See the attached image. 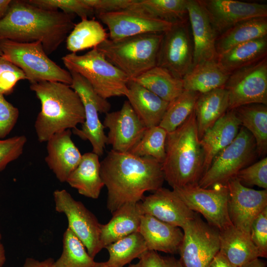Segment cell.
I'll return each mask as SVG.
<instances>
[{"label":"cell","instance_id":"1","mask_svg":"<svg viewBox=\"0 0 267 267\" xmlns=\"http://www.w3.org/2000/svg\"><path fill=\"white\" fill-rule=\"evenodd\" d=\"M100 176L111 213L125 204L141 201L146 191L157 190L165 180L162 165L154 158L112 149L100 162Z\"/></svg>","mask_w":267,"mask_h":267},{"label":"cell","instance_id":"2","mask_svg":"<svg viewBox=\"0 0 267 267\" xmlns=\"http://www.w3.org/2000/svg\"><path fill=\"white\" fill-rule=\"evenodd\" d=\"M74 15L42 8L27 0H11L0 19V40L40 42L48 55L55 51L74 28Z\"/></svg>","mask_w":267,"mask_h":267},{"label":"cell","instance_id":"3","mask_svg":"<svg viewBox=\"0 0 267 267\" xmlns=\"http://www.w3.org/2000/svg\"><path fill=\"white\" fill-rule=\"evenodd\" d=\"M162 169L173 189L198 184L205 171L204 154L194 111L174 131L167 133Z\"/></svg>","mask_w":267,"mask_h":267},{"label":"cell","instance_id":"4","mask_svg":"<svg viewBox=\"0 0 267 267\" xmlns=\"http://www.w3.org/2000/svg\"><path fill=\"white\" fill-rule=\"evenodd\" d=\"M41 104L34 127L38 140L46 142L53 135L74 129L85 121L82 102L69 85L51 81L30 83Z\"/></svg>","mask_w":267,"mask_h":267},{"label":"cell","instance_id":"5","mask_svg":"<svg viewBox=\"0 0 267 267\" xmlns=\"http://www.w3.org/2000/svg\"><path fill=\"white\" fill-rule=\"evenodd\" d=\"M163 35L147 33L118 40L107 39L95 48L132 80L157 66Z\"/></svg>","mask_w":267,"mask_h":267},{"label":"cell","instance_id":"6","mask_svg":"<svg viewBox=\"0 0 267 267\" xmlns=\"http://www.w3.org/2000/svg\"><path fill=\"white\" fill-rule=\"evenodd\" d=\"M69 71L78 73L102 98L126 96L130 79L95 47L83 55L70 53L62 57Z\"/></svg>","mask_w":267,"mask_h":267},{"label":"cell","instance_id":"7","mask_svg":"<svg viewBox=\"0 0 267 267\" xmlns=\"http://www.w3.org/2000/svg\"><path fill=\"white\" fill-rule=\"evenodd\" d=\"M2 56L20 68L30 83L42 81L61 82L70 86V72L50 59L40 42L21 43L0 40Z\"/></svg>","mask_w":267,"mask_h":267},{"label":"cell","instance_id":"8","mask_svg":"<svg viewBox=\"0 0 267 267\" xmlns=\"http://www.w3.org/2000/svg\"><path fill=\"white\" fill-rule=\"evenodd\" d=\"M257 154L252 135L244 127L234 140L214 159L200 180L198 185L207 188L217 184H226L254 160Z\"/></svg>","mask_w":267,"mask_h":267},{"label":"cell","instance_id":"9","mask_svg":"<svg viewBox=\"0 0 267 267\" xmlns=\"http://www.w3.org/2000/svg\"><path fill=\"white\" fill-rule=\"evenodd\" d=\"M72 82L70 87L79 96L83 104L85 121L80 129H73V133L84 140H89L92 147V152L99 156L103 155L107 136L104 127L99 119L98 113H107L111 104L100 96L90 84L81 75L73 71H69Z\"/></svg>","mask_w":267,"mask_h":267},{"label":"cell","instance_id":"10","mask_svg":"<svg viewBox=\"0 0 267 267\" xmlns=\"http://www.w3.org/2000/svg\"><path fill=\"white\" fill-rule=\"evenodd\" d=\"M181 229L183 238L179 260L184 267H208L220 251L219 230L197 214Z\"/></svg>","mask_w":267,"mask_h":267},{"label":"cell","instance_id":"11","mask_svg":"<svg viewBox=\"0 0 267 267\" xmlns=\"http://www.w3.org/2000/svg\"><path fill=\"white\" fill-rule=\"evenodd\" d=\"M173 190L189 209L202 214L207 223L219 230L232 225L227 211L226 184H217L207 188L197 184Z\"/></svg>","mask_w":267,"mask_h":267},{"label":"cell","instance_id":"12","mask_svg":"<svg viewBox=\"0 0 267 267\" xmlns=\"http://www.w3.org/2000/svg\"><path fill=\"white\" fill-rule=\"evenodd\" d=\"M55 210L66 216L68 226L83 243L90 256H95L102 249L100 223L96 217L80 201H77L66 190L53 192Z\"/></svg>","mask_w":267,"mask_h":267},{"label":"cell","instance_id":"13","mask_svg":"<svg viewBox=\"0 0 267 267\" xmlns=\"http://www.w3.org/2000/svg\"><path fill=\"white\" fill-rule=\"evenodd\" d=\"M224 88L228 110L253 103L267 105V57L231 73Z\"/></svg>","mask_w":267,"mask_h":267},{"label":"cell","instance_id":"14","mask_svg":"<svg viewBox=\"0 0 267 267\" xmlns=\"http://www.w3.org/2000/svg\"><path fill=\"white\" fill-rule=\"evenodd\" d=\"M188 19L173 24L163 33L157 66L182 79L193 66L194 49Z\"/></svg>","mask_w":267,"mask_h":267},{"label":"cell","instance_id":"15","mask_svg":"<svg viewBox=\"0 0 267 267\" xmlns=\"http://www.w3.org/2000/svg\"><path fill=\"white\" fill-rule=\"evenodd\" d=\"M226 185L230 222L235 228L250 236L254 220L267 207V189L257 190L247 187L236 177L230 179Z\"/></svg>","mask_w":267,"mask_h":267},{"label":"cell","instance_id":"16","mask_svg":"<svg viewBox=\"0 0 267 267\" xmlns=\"http://www.w3.org/2000/svg\"><path fill=\"white\" fill-rule=\"evenodd\" d=\"M96 15L108 27L109 39L111 40L147 33H164L173 25L131 6Z\"/></svg>","mask_w":267,"mask_h":267},{"label":"cell","instance_id":"17","mask_svg":"<svg viewBox=\"0 0 267 267\" xmlns=\"http://www.w3.org/2000/svg\"><path fill=\"white\" fill-rule=\"evenodd\" d=\"M103 125L108 129L107 144L112 150L122 153L129 152L147 129L128 100L120 110L106 113Z\"/></svg>","mask_w":267,"mask_h":267},{"label":"cell","instance_id":"18","mask_svg":"<svg viewBox=\"0 0 267 267\" xmlns=\"http://www.w3.org/2000/svg\"><path fill=\"white\" fill-rule=\"evenodd\" d=\"M218 36L243 21L267 17V5L234 0H198Z\"/></svg>","mask_w":267,"mask_h":267},{"label":"cell","instance_id":"19","mask_svg":"<svg viewBox=\"0 0 267 267\" xmlns=\"http://www.w3.org/2000/svg\"><path fill=\"white\" fill-rule=\"evenodd\" d=\"M139 205L143 215L181 228L197 214L189 209L174 190L162 187L144 196Z\"/></svg>","mask_w":267,"mask_h":267},{"label":"cell","instance_id":"20","mask_svg":"<svg viewBox=\"0 0 267 267\" xmlns=\"http://www.w3.org/2000/svg\"><path fill=\"white\" fill-rule=\"evenodd\" d=\"M187 8L193 44V66L206 61L217 60L218 36L207 14L198 0H187Z\"/></svg>","mask_w":267,"mask_h":267},{"label":"cell","instance_id":"21","mask_svg":"<svg viewBox=\"0 0 267 267\" xmlns=\"http://www.w3.org/2000/svg\"><path fill=\"white\" fill-rule=\"evenodd\" d=\"M71 134V130H67L54 134L46 141L45 162L61 182L66 181L82 159V155L72 140Z\"/></svg>","mask_w":267,"mask_h":267},{"label":"cell","instance_id":"22","mask_svg":"<svg viewBox=\"0 0 267 267\" xmlns=\"http://www.w3.org/2000/svg\"><path fill=\"white\" fill-rule=\"evenodd\" d=\"M138 232L148 250L178 253L183 238L182 229L147 214L142 215Z\"/></svg>","mask_w":267,"mask_h":267},{"label":"cell","instance_id":"23","mask_svg":"<svg viewBox=\"0 0 267 267\" xmlns=\"http://www.w3.org/2000/svg\"><path fill=\"white\" fill-rule=\"evenodd\" d=\"M240 125L235 111L228 110L205 132L200 139L204 154L205 172L216 157L234 140Z\"/></svg>","mask_w":267,"mask_h":267},{"label":"cell","instance_id":"24","mask_svg":"<svg viewBox=\"0 0 267 267\" xmlns=\"http://www.w3.org/2000/svg\"><path fill=\"white\" fill-rule=\"evenodd\" d=\"M128 89V101L144 126L147 128L159 126L169 102L132 80Z\"/></svg>","mask_w":267,"mask_h":267},{"label":"cell","instance_id":"25","mask_svg":"<svg viewBox=\"0 0 267 267\" xmlns=\"http://www.w3.org/2000/svg\"><path fill=\"white\" fill-rule=\"evenodd\" d=\"M106 224H100V239L102 249L134 232H138L143 215L139 202L123 205L112 213Z\"/></svg>","mask_w":267,"mask_h":267},{"label":"cell","instance_id":"26","mask_svg":"<svg viewBox=\"0 0 267 267\" xmlns=\"http://www.w3.org/2000/svg\"><path fill=\"white\" fill-rule=\"evenodd\" d=\"M99 157L92 152L84 153L79 164L66 181L79 194L94 199L99 197L104 186L100 176Z\"/></svg>","mask_w":267,"mask_h":267},{"label":"cell","instance_id":"27","mask_svg":"<svg viewBox=\"0 0 267 267\" xmlns=\"http://www.w3.org/2000/svg\"><path fill=\"white\" fill-rule=\"evenodd\" d=\"M219 239V252L238 267L260 257L250 236L233 225L220 230Z\"/></svg>","mask_w":267,"mask_h":267},{"label":"cell","instance_id":"28","mask_svg":"<svg viewBox=\"0 0 267 267\" xmlns=\"http://www.w3.org/2000/svg\"><path fill=\"white\" fill-rule=\"evenodd\" d=\"M230 74L217 60L198 63L182 79L184 90L201 94L224 88Z\"/></svg>","mask_w":267,"mask_h":267},{"label":"cell","instance_id":"29","mask_svg":"<svg viewBox=\"0 0 267 267\" xmlns=\"http://www.w3.org/2000/svg\"><path fill=\"white\" fill-rule=\"evenodd\" d=\"M228 109V95L224 88L200 94L194 112L199 139Z\"/></svg>","mask_w":267,"mask_h":267},{"label":"cell","instance_id":"30","mask_svg":"<svg viewBox=\"0 0 267 267\" xmlns=\"http://www.w3.org/2000/svg\"><path fill=\"white\" fill-rule=\"evenodd\" d=\"M267 36V17H256L240 22L219 36L216 48L219 55L246 42Z\"/></svg>","mask_w":267,"mask_h":267},{"label":"cell","instance_id":"31","mask_svg":"<svg viewBox=\"0 0 267 267\" xmlns=\"http://www.w3.org/2000/svg\"><path fill=\"white\" fill-rule=\"evenodd\" d=\"M267 57V36L238 45L219 55V65L229 74Z\"/></svg>","mask_w":267,"mask_h":267},{"label":"cell","instance_id":"32","mask_svg":"<svg viewBox=\"0 0 267 267\" xmlns=\"http://www.w3.org/2000/svg\"><path fill=\"white\" fill-rule=\"evenodd\" d=\"M132 80L168 102L184 90L182 79L175 77L166 69L158 66Z\"/></svg>","mask_w":267,"mask_h":267},{"label":"cell","instance_id":"33","mask_svg":"<svg viewBox=\"0 0 267 267\" xmlns=\"http://www.w3.org/2000/svg\"><path fill=\"white\" fill-rule=\"evenodd\" d=\"M235 111L241 125L253 136L257 154L264 156L267 152V106L253 103L238 107Z\"/></svg>","mask_w":267,"mask_h":267},{"label":"cell","instance_id":"34","mask_svg":"<svg viewBox=\"0 0 267 267\" xmlns=\"http://www.w3.org/2000/svg\"><path fill=\"white\" fill-rule=\"evenodd\" d=\"M108 39V34L102 25L95 19H83L68 35L66 48L76 53L89 48H94Z\"/></svg>","mask_w":267,"mask_h":267},{"label":"cell","instance_id":"35","mask_svg":"<svg viewBox=\"0 0 267 267\" xmlns=\"http://www.w3.org/2000/svg\"><path fill=\"white\" fill-rule=\"evenodd\" d=\"M109 258L104 263L107 267H123L139 258L148 250L146 243L139 232H134L110 244L105 248Z\"/></svg>","mask_w":267,"mask_h":267},{"label":"cell","instance_id":"36","mask_svg":"<svg viewBox=\"0 0 267 267\" xmlns=\"http://www.w3.org/2000/svg\"><path fill=\"white\" fill-rule=\"evenodd\" d=\"M187 0H136L130 6L172 24L188 19Z\"/></svg>","mask_w":267,"mask_h":267},{"label":"cell","instance_id":"37","mask_svg":"<svg viewBox=\"0 0 267 267\" xmlns=\"http://www.w3.org/2000/svg\"><path fill=\"white\" fill-rule=\"evenodd\" d=\"M200 93L184 90L169 103L159 124L167 133L175 130L182 124L194 111Z\"/></svg>","mask_w":267,"mask_h":267},{"label":"cell","instance_id":"38","mask_svg":"<svg viewBox=\"0 0 267 267\" xmlns=\"http://www.w3.org/2000/svg\"><path fill=\"white\" fill-rule=\"evenodd\" d=\"M95 262L79 239L67 228L63 234V251L53 267H93Z\"/></svg>","mask_w":267,"mask_h":267},{"label":"cell","instance_id":"39","mask_svg":"<svg viewBox=\"0 0 267 267\" xmlns=\"http://www.w3.org/2000/svg\"><path fill=\"white\" fill-rule=\"evenodd\" d=\"M167 131L159 126L147 128L143 136L129 152L138 157H151L161 164L166 156Z\"/></svg>","mask_w":267,"mask_h":267},{"label":"cell","instance_id":"40","mask_svg":"<svg viewBox=\"0 0 267 267\" xmlns=\"http://www.w3.org/2000/svg\"><path fill=\"white\" fill-rule=\"evenodd\" d=\"M30 3L39 7L58 10L73 15H77L81 19L93 17L94 11L84 0H27Z\"/></svg>","mask_w":267,"mask_h":267},{"label":"cell","instance_id":"41","mask_svg":"<svg viewBox=\"0 0 267 267\" xmlns=\"http://www.w3.org/2000/svg\"><path fill=\"white\" fill-rule=\"evenodd\" d=\"M27 80L23 71L2 55L0 56V93H11L20 80Z\"/></svg>","mask_w":267,"mask_h":267},{"label":"cell","instance_id":"42","mask_svg":"<svg viewBox=\"0 0 267 267\" xmlns=\"http://www.w3.org/2000/svg\"><path fill=\"white\" fill-rule=\"evenodd\" d=\"M236 177L241 182L267 189V157L242 169Z\"/></svg>","mask_w":267,"mask_h":267},{"label":"cell","instance_id":"43","mask_svg":"<svg viewBox=\"0 0 267 267\" xmlns=\"http://www.w3.org/2000/svg\"><path fill=\"white\" fill-rule=\"evenodd\" d=\"M26 142L27 138L25 135L15 136L4 139L0 138V172L22 155Z\"/></svg>","mask_w":267,"mask_h":267},{"label":"cell","instance_id":"44","mask_svg":"<svg viewBox=\"0 0 267 267\" xmlns=\"http://www.w3.org/2000/svg\"><path fill=\"white\" fill-rule=\"evenodd\" d=\"M250 238L257 248L260 257H267V207L262 211L252 222Z\"/></svg>","mask_w":267,"mask_h":267},{"label":"cell","instance_id":"45","mask_svg":"<svg viewBox=\"0 0 267 267\" xmlns=\"http://www.w3.org/2000/svg\"><path fill=\"white\" fill-rule=\"evenodd\" d=\"M19 110L8 102L0 93V138L6 136L15 126L19 117Z\"/></svg>","mask_w":267,"mask_h":267},{"label":"cell","instance_id":"46","mask_svg":"<svg viewBox=\"0 0 267 267\" xmlns=\"http://www.w3.org/2000/svg\"><path fill=\"white\" fill-rule=\"evenodd\" d=\"M140 267H184L179 259L147 250L138 258Z\"/></svg>","mask_w":267,"mask_h":267},{"label":"cell","instance_id":"47","mask_svg":"<svg viewBox=\"0 0 267 267\" xmlns=\"http://www.w3.org/2000/svg\"><path fill=\"white\" fill-rule=\"evenodd\" d=\"M136 0H84L90 7L95 15L99 13L115 12L126 9Z\"/></svg>","mask_w":267,"mask_h":267},{"label":"cell","instance_id":"48","mask_svg":"<svg viewBox=\"0 0 267 267\" xmlns=\"http://www.w3.org/2000/svg\"><path fill=\"white\" fill-rule=\"evenodd\" d=\"M54 259L47 258L40 261L32 258H27L22 267H53Z\"/></svg>","mask_w":267,"mask_h":267},{"label":"cell","instance_id":"49","mask_svg":"<svg viewBox=\"0 0 267 267\" xmlns=\"http://www.w3.org/2000/svg\"><path fill=\"white\" fill-rule=\"evenodd\" d=\"M208 267H238L230 262L221 252H219L211 261Z\"/></svg>","mask_w":267,"mask_h":267},{"label":"cell","instance_id":"50","mask_svg":"<svg viewBox=\"0 0 267 267\" xmlns=\"http://www.w3.org/2000/svg\"><path fill=\"white\" fill-rule=\"evenodd\" d=\"M240 267H266V263L258 258L244 264Z\"/></svg>","mask_w":267,"mask_h":267},{"label":"cell","instance_id":"51","mask_svg":"<svg viewBox=\"0 0 267 267\" xmlns=\"http://www.w3.org/2000/svg\"><path fill=\"white\" fill-rule=\"evenodd\" d=\"M11 0H0V19L6 14Z\"/></svg>","mask_w":267,"mask_h":267},{"label":"cell","instance_id":"52","mask_svg":"<svg viewBox=\"0 0 267 267\" xmlns=\"http://www.w3.org/2000/svg\"><path fill=\"white\" fill-rule=\"evenodd\" d=\"M1 239L2 236L0 233V267H2L6 261L5 251Z\"/></svg>","mask_w":267,"mask_h":267},{"label":"cell","instance_id":"53","mask_svg":"<svg viewBox=\"0 0 267 267\" xmlns=\"http://www.w3.org/2000/svg\"><path fill=\"white\" fill-rule=\"evenodd\" d=\"M93 267H107L104 262H95L94 266ZM128 267H140L139 263L136 264H130Z\"/></svg>","mask_w":267,"mask_h":267},{"label":"cell","instance_id":"54","mask_svg":"<svg viewBox=\"0 0 267 267\" xmlns=\"http://www.w3.org/2000/svg\"><path fill=\"white\" fill-rule=\"evenodd\" d=\"M2 55V52L0 48V56Z\"/></svg>","mask_w":267,"mask_h":267}]
</instances>
